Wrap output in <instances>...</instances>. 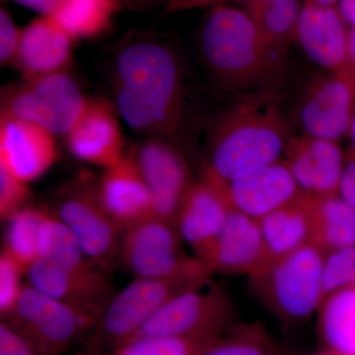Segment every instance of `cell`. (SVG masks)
<instances>
[{"mask_svg": "<svg viewBox=\"0 0 355 355\" xmlns=\"http://www.w3.org/2000/svg\"><path fill=\"white\" fill-rule=\"evenodd\" d=\"M324 252L310 243L270 261L249 277L261 302L282 321L297 324L319 310L324 299Z\"/></svg>", "mask_w": 355, "mask_h": 355, "instance_id": "4", "label": "cell"}, {"mask_svg": "<svg viewBox=\"0 0 355 355\" xmlns=\"http://www.w3.org/2000/svg\"><path fill=\"white\" fill-rule=\"evenodd\" d=\"M310 203L313 243L324 253L355 245V210L349 202L338 195L310 196Z\"/></svg>", "mask_w": 355, "mask_h": 355, "instance_id": "25", "label": "cell"}, {"mask_svg": "<svg viewBox=\"0 0 355 355\" xmlns=\"http://www.w3.org/2000/svg\"><path fill=\"white\" fill-rule=\"evenodd\" d=\"M284 157L303 193L318 198L340 195L347 156L338 142L305 133L291 137Z\"/></svg>", "mask_w": 355, "mask_h": 355, "instance_id": "13", "label": "cell"}, {"mask_svg": "<svg viewBox=\"0 0 355 355\" xmlns=\"http://www.w3.org/2000/svg\"><path fill=\"white\" fill-rule=\"evenodd\" d=\"M231 210L218 184L209 173L191 184L178 216L177 228L195 256L209 247L225 226Z\"/></svg>", "mask_w": 355, "mask_h": 355, "instance_id": "21", "label": "cell"}, {"mask_svg": "<svg viewBox=\"0 0 355 355\" xmlns=\"http://www.w3.org/2000/svg\"><path fill=\"white\" fill-rule=\"evenodd\" d=\"M349 60L350 80H352V84L355 87V28H349Z\"/></svg>", "mask_w": 355, "mask_h": 355, "instance_id": "41", "label": "cell"}, {"mask_svg": "<svg viewBox=\"0 0 355 355\" xmlns=\"http://www.w3.org/2000/svg\"><path fill=\"white\" fill-rule=\"evenodd\" d=\"M350 286H355V245L324 253V299L338 289Z\"/></svg>", "mask_w": 355, "mask_h": 355, "instance_id": "32", "label": "cell"}, {"mask_svg": "<svg viewBox=\"0 0 355 355\" xmlns=\"http://www.w3.org/2000/svg\"><path fill=\"white\" fill-rule=\"evenodd\" d=\"M318 314L319 334L326 349L355 355V286L329 294Z\"/></svg>", "mask_w": 355, "mask_h": 355, "instance_id": "24", "label": "cell"}, {"mask_svg": "<svg viewBox=\"0 0 355 355\" xmlns=\"http://www.w3.org/2000/svg\"><path fill=\"white\" fill-rule=\"evenodd\" d=\"M340 0H305L307 3L316 4L322 6H336Z\"/></svg>", "mask_w": 355, "mask_h": 355, "instance_id": "43", "label": "cell"}, {"mask_svg": "<svg viewBox=\"0 0 355 355\" xmlns=\"http://www.w3.org/2000/svg\"><path fill=\"white\" fill-rule=\"evenodd\" d=\"M200 44L212 73L233 87H243L266 76L277 50L243 9L223 4H217L205 16Z\"/></svg>", "mask_w": 355, "mask_h": 355, "instance_id": "3", "label": "cell"}, {"mask_svg": "<svg viewBox=\"0 0 355 355\" xmlns=\"http://www.w3.org/2000/svg\"><path fill=\"white\" fill-rule=\"evenodd\" d=\"M202 355H279L270 336L258 324L231 331L212 343Z\"/></svg>", "mask_w": 355, "mask_h": 355, "instance_id": "31", "label": "cell"}, {"mask_svg": "<svg viewBox=\"0 0 355 355\" xmlns=\"http://www.w3.org/2000/svg\"><path fill=\"white\" fill-rule=\"evenodd\" d=\"M121 4L123 6H139L140 2L144 1V0H120Z\"/></svg>", "mask_w": 355, "mask_h": 355, "instance_id": "44", "label": "cell"}, {"mask_svg": "<svg viewBox=\"0 0 355 355\" xmlns=\"http://www.w3.org/2000/svg\"><path fill=\"white\" fill-rule=\"evenodd\" d=\"M167 12H180L190 9L202 8L219 4L223 0H161Z\"/></svg>", "mask_w": 355, "mask_h": 355, "instance_id": "38", "label": "cell"}, {"mask_svg": "<svg viewBox=\"0 0 355 355\" xmlns=\"http://www.w3.org/2000/svg\"><path fill=\"white\" fill-rule=\"evenodd\" d=\"M340 196L355 210V155L347 153V163L340 182Z\"/></svg>", "mask_w": 355, "mask_h": 355, "instance_id": "37", "label": "cell"}, {"mask_svg": "<svg viewBox=\"0 0 355 355\" xmlns=\"http://www.w3.org/2000/svg\"><path fill=\"white\" fill-rule=\"evenodd\" d=\"M205 171L216 180L232 211L256 220L293 202L303 193L284 159L229 182Z\"/></svg>", "mask_w": 355, "mask_h": 355, "instance_id": "12", "label": "cell"}, {"mask_svg": "<svg viewBox=\"0 0 355 355\" xmlns=\"http://www.w3.org/2000/svg\"><path fill=\"white\" fill-rule=\"evenodd\" d=\"M336 7L345 24L355 28V0H340Z\"/></svg>", "mask_w": 355, "mask_h": 355, "instance_id": "40", "label": "cell"}, {"mask_svg": "<svg viewBox=\"0 0 355 355\" xmlns=\"http://www.w3.org/2000/svg\"><path fill=\"white\" fill-rule=\"evenodd\" d=\"M39 259L77 272L102 270L89 260L69 229L48 209L40 229Z\"/></svg>", "mask_w": 355, "mask_h": 355, "instance_id": "28", "label": "cell"}, {"mask_svg": "<svg viewBox=\"0 0 355 355\" xmlns=\"http://www.w3.org/2000/svg\"><path fill=\"white\" fill-rule=\"evenodd\" d=\"M24 270L7 254H0V314L2 319L8 317L20 297L25 284H22Z\"/></svg>", "mask_w": 355, "mask_h": 355, "instance_id": "33", "label": "cell"}, {"mask_svg": "<svg viewBox=\"0 0 355 355\" xmlns=\"http://www.w3.org/2000/svg\"><path fill=\"white\" fill-rule=\"evenodd\" d=\"M113 103L91 98L80 118L65 137L73 157L108 169L125 156V139Z\"/></svg>", "mask_w": 355, "mask_h": 355, "instance_id": "14", "label": "cell"}, {"mask_svg": "<svg viewBox=\"0 0 355 355\" xmlns=\"http://www.w3.org/2000/svg\"><path fill=\"white\" fill-rule=\"evenodd\" d=\"M96 189L103 207L123 231L153 216L150 193L130 153L105 169Z\"/></svg>", "mask_w": 355, "mask_h": 355, "instance_id": "20", "label": "cell"}, {"mask_svg": "<svg viewBox=\"0 0 355 355\" xmlns=\"http://www.w3.org/2000/svg\"><path fill=\"white\" fill-rule=\"evenodd\" d=\"M26 275L34 288L97 318L116 293L108 273L103 270L77 272L38 259Z\"/></svg>", "mask_w": 355, "mask_h": 355, "instance_id": "17", "label": "cell"}, {"mask_svg": "<svg viewBox=\"0 0 355 355\" xmlns=\"http://www.w3.org/2000/svg\"><path fill=\"white\" fill-rule=\"evenodd\" d=\"M282 113L260 101L237 105L219 121L207 171L223 182L232 181L280 160L288 139Z\"/></svg>", "mask_w": 355, "mask_h": 355, "instance_id": "2", "label": "cell"}, {"mask_svg": "<svg viewBox=\"0 0 355 355\" xmlns=\"http://www.w3.org/2000/svg\"><path fill=\"white\" fill-rule=\"evenodd\" d=\"M349 137L350 139V146H350L349 153L354 154L355 155V108L354 118H352V125H350Z\"/></svg>", "mask_w": 355, "mask_h": 355, "instance_id": "42", "label": "cell"}, {"mask_svg": "<svg viewBox=\"0 0 355 355\" xmlns=\"http://www.w3.org/2000/svg\"><path fill=\"white\" fill-rule=\"evenodd\" d=\"M44 209L23 207L7 219L2 253L12 259L27 272L39 259V237Z\"/></svg>", "mask_w": 355, "mask_h": 355, "instance_id": "29", "label": "cell"}, {"mask_svg": "<svg viewBox=\"0 0 355 355\" xmlns=\"http://www.w3.org/2000/svg\"><path fill=\"white\" fill-rule=\"evenodd\" d=\"M2 320L22 331L44 355H53L69 349L94 328L98 318L28 284L23 287L15 309Z\"/></svg>", "mask_w": 355, "mask_h": 355, "instance_id": "8", "label": "cell"}, {"mask_svg": "<svg viewBox=\"0 0 355 355\" xmlns=\"http://www.w3.org/2000/svg\"><path fill=\"white\" fill-rule=\"evenodd\" d=\"M29 184L21 181L6 168L0 167V216L2 220L27 207L31 198Z\"/></svg>", "mask_w": 355, "mask_h": 355, "instance_id": "34", "label": "cell"}, {"mask_svg": "<svg viewBox=\"0 0 355 355\" xmlns=\"http://www.w3.org/2000/svg\"><path fill=\"white\" fill-rule=\"evenodd\" d=\"M234 311L232 300L219 287L190 289L166 303L132 338L223 335Z\"/></svg>", "mask_w": 355, "mask_h": 355, "instance_id": "10", "label": "cell"}, {"mask_svg": "<svg viewBox=\"0 0 355 355\" xmlns=\"http://www.w3.org/2000/svg\"><path fill=\"white\" fill-rule=\"evenodd\" d=\"M89 99L67 71L24 78L4 89L0 118L19 119L65 135L76 125Z\"/></svg>", "mask_w": 355, "mask_h": 355, "instance_id": "6", "label": "cell"}, {"mask_svg": "<svg viewBox=\"0 0 355 355\" xmlns=\"http://www.w3.org/2000/svg\"><path fill=\"white\" fill-rule=\"evenodd\" d=\"M12 1L40 14V16H50L57 8L60 0H12Z\"/></svg>", "mask_w": 355, "mask_h": 355, "instance_id": "39", "label": "cell"}, {"mask_svg": "<svg viewBox=\"0 0 355 355\" xmlns=\"http://www.w3.org/2000/svg\"><path fill=\"white\" fill-rule=\"evenodd\" d=\"M245 11L275 49L296 39L301 9L299 0H242Z\"/></svg>", "mask_w": 355, "mask_h": 355, "instance_id": "27", "label": "cell"}, {"mask_svg": "<svg viewBox=\"0 0 355 355\" xmlns=\"http://www.w3.org/2000/svg\"><path fill=\"white\" fill-rule=\"evenodd\" d=\"M349 34V28L336 6L304 2L299 18L296 40L315 64L352 83Z\"/></svg>", "mask_w": 355, "mask_h": 355, "instance_id": "16", "label": "cell"}, {"mask_svg": "<svg viewBox=\"0 0 355 355\" xmlns=\"http://www.w3.org/2000/svg\"><path fill=\"white\" fill-rule=\"evenodd\" d=\"M200 279H135L114 293L95 328L103 342L114 347L132 338L172 298L182 292L209 284Z\"/></svg>", "mask_w": 355, "mask_h": 355, "instance_id": "9", "label": "cell"}, {"mask_svg": "<svg viewBox=\"0 0 355 355\" xmlns=\"http://www.w3.org/2000/svg\"><path fill=\"white\" fill-rule=\"evenodd\" d=\"M354 108V85L330 73L308 89L301 104V127L310 137L338 141L349 137Z\"/></svg>", "mask_w": 355, "mask_h": 355, "instance_id": "19", "label": "cell"}, {"mask_svg": "<svg viewBox=\"0 0 355 355\" xmlns=\"http://www.w3.org/2000/svg\"><path fill=\"white\" fill-rule=\"evenodd\" d=\"M0 355H44L17 328L2 320L0 324Z\"/></svg>", "mask_w": 355, "mask_h": 355, "instance_id": "35", "label": "cell"}, {"mask_svg": "<svg viewBox=\"0 0 355 355\" xmlns=\"http://www.w3.org/2000/svg\"><path fill=\"white\" fill-rule=\"evenodd\" d=\"M55 135L36 123L0 118V167L30 184L58 160Z\"/></svg>", "mask_w": 355, "mask_h": 355, "instance_id": "18", "label": "cell"}, {"mask_svg": "<svg viewBox=\"0 0 355 355\" xmlns=\"http://www.w3.org/2000/svg\"><path fill=\"white\" fill-rule=\"evenodd\" d=\"M258 222L265 242L266 265L313 243L312 214L307 193H301L293 202Z\"/></svg>", "mask_w": 355, "mask_h": 355, "instance_id": "23", "label": "cell"}, {"mask_svg": "<svg viewBox=\"0 0 355 355\" xmlns=\"http://www.w3.org/2000/svg\"><path fill=\"white\" fill-rule=\"evenodd\" d=\"M74 42L51 16H39L23 28L13 67L23 78L67 71Z\"/></svg>", "mask_w": 355, "mask_h": 355, "instance_id": "22", "label": "cell"}, {"mask_svg": "<svg viewBox=\"0 0 355 355\" xmlns=\"http://www.w3.org/2000/svg\"><path fill=\"white\" fill-rule=\"evenodd\" d=\"M197 257L212 273L252 277L266 265L265 242L258 220L231 211L214 241Z\"/></svg>", "mask_w": 355, "mask_h": 355, "instance_id": "15", "label": "cell"}, {"mask_svg": "<svg viewBox=\"0 0 355 355\" xmlns=\"http://www.w3.org/2000/svg\"><path fill=\"white\" fill-rule=\"evenodd\" d=\"M114 106L130 130L170 139L184 116V72L176 51L153 33L132 32L116 51Z\"/></svg>", "mask_w": 355, "mask_h": 355, "instance_id": "1", "label": "cell"}, {"mask_svg": "<svg viewBox=\"0 0 355 355\" xmlns=\"http://www.w3.org/2000/svg\"><path fill=\"white\" fill-rule=\"evenodd\" d=\"M221 336H140L116 347L113 355H202Z\"/></svg>", "mask_w": 355, "mask_h": 355, "instance_id": "30", "label": "cell"}, {"mask_svg": "<svg viewBox=\"0 0 355 355\" xmlns=\"http://www.w3.org/2000/svg\"><path fill=\"white\" fill-rule=\"evenodd\" d=\"M121 7L120 0H60L50 16L77 41L106 31Z\"/></svg>", "mask_w": 355, "mask_h": 355, "instance_id": "26", "label": "cell"}, {"mask_svg": "<svg viewBox=\"0 0 355 355\" xmlns=\"http://www.w3.org/2000/svg\"><path fill=\"white\" fill-rule=\"evenodd\" d=\"M314 355H343L342 354H338V352H331V350L324 349V352H320V354H314Z\"/></svg>", "mask_w": 355, "mask_h": 355, "instance_id": "45", "label": "cell"}, {"mask_svg": "<svg viewBox=\"0 0 355 355\" xmlns=\"http://www.w3.org/2000/svg\"><path fill=\"white\" fill-rule=\"evenodd\" d=\"M183 242L176 225L150 216L123 231L120 261L135 279L209 282L214 273Z\"/></svg>", "mask_w": 355, "mask_h": 355, "instance_id": "5", "label": "cell"}, {"mask_svg": "<svg viewBox=\"0 0 355 355\" xmlns=\"http://www.w3.org/2000/svg\"><path fill=\"white\" fill-rule=\"evenodd\" d=\"M153 200V216L177 226L184 198L193 184L181 153L166 139H146L130 151Z\"/></svg>", "mask_w": 355, "mask_h": 355, "instance_id": "11", "label": "cell"}, {"mask_svg": "<svg viewBox=\"0 0 355 355\" xmlns=\"http://www.w3.org/2000/svg\"><path fill=\"white\" fill-rule=\"evenodd\" d=\"M21 32L6 9H0V62L13 65L19 48Z\"/></svg>", "mask_w": 355, "mask_h": 355, "instance_id": "36", "label": "cell"}, {"mask_svg": "<svg viewBox=\"0 0 355 355\" xmlns=\"http://www.w3.org/2000/svg\"><path fill=\"white\" fill-rule=\"evenodd\" d=\"M51 211L69 229L89 260L108 273L120 259L123 231L103 207L96 184L84 176L70 182Z\"/></svg>", "mask_w": 355, "mask_h": 355, "instance_id": "7", "label": "cell"}]
</instances>
